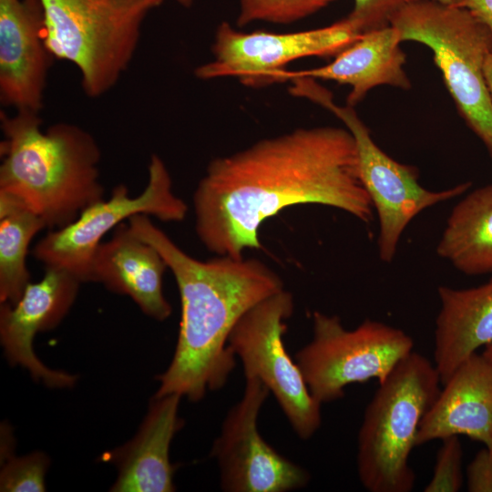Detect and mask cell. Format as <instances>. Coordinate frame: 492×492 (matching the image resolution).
<instances>
[{"label":"cell","instance_id":"cell-26","mask_svg":"<svg viewBox=\"0 0 492 492\" xmlns=\"http://www.w3.org/2000/svg\"><path fill=\"white\" fill-rule=\"evenodd\" d=\"M466 487L469 492H492V453L484 447L466 468Z\"/></svg>","mask_w":492,"mask_h":492},{"label":"cell","instance_id":"cell-29","mask_svg":"<svg viewBox=\"0 0 492 492\" xmlns=\"http://www.w3.org/2000/svg\"><path fill=\"white\" fill-rule=\"evenodd\" d=\"M149 6L150 8H154L158 5H159L164 0H144ZM176 2H178L179 5L185 6V7H189L191 5L193 0H175Z\"/></svg>","mask_w":492,"mask_h":492},{"label":"cell","instance_id":"cell-5","mask_svg":"<svg viewBox=\"0 0 492 492\" xmlns=\"http://www.w3.org/2000/svg\"><path fill=\"white\" fill-rule=\"evenodd\" d=\"M390 25L402 42L432 50L459 115L492 159V97L485 74L492 35L487 26L465 7L432 1L406 2Z\"/></svg>","mask_w":492,"mask_h":492},{"label":"cell","instance_id":"cell-24","mask_svg":"<svg viewBox=\"0 0 492 492\" xmlns=\"http://www.w3.org/2000/svg\"><path fill=\"white\" fill-rule=\"evenodd\" d=\"M433 476L425 492H457L464 483L462 472L463 449L458 436L441 439Z\"/></svg>","mask_w":492,"mask_h":492},{"label":"cell","instance_id":"cell-14","mask_svg":"<svg viewBox=\"0 0 492 492\" xmlns=\"http://www.w3.org/2000/svg\"><path fill=\"white\" fill-rule=\"evenodd\" d=\"M39 0H0V100L39 113L53 59Z\"/></svg>","mask_w":492,"mask_h":492},{"label":"cell","instance_id":"cell-20","mask_svg":"<svg viewBox=\"0 0 492 492\" xmlns=\"http://www.w3.org/2000/svg\"><path fill=\"white\" fill-rule=\"evenodd\" d=\"M436 253L466 275L492 272V184L474 190L453 208Z\"/></svg>","mask_w":492,"mask_h":492},{"label":"cell","instance_id":"cell-27","mask_svg":"<svg viewBox=\"0 0 492 492\" xmlns=\"http://www.w3.org/2000/svg\"><path fill=\"white\" fill-rule=\"evenodd\" d=\"M460 6L485 24L492 35V0H464Z\"/></svg>","mask_w":492,"mask_h":492},{"label":"cell","instance_id":"cell-15","mask_svg":"<svg viewBox=\"0 0 492 492\" xmlns=\"http://www.w3.org/2000/svg\"><path fill=\"white\" fill-rule=\"evenodd\" d=\"M168 268L161 254L124 221L114 229L109 240L98 245L91 263L90 282L128 295L145 314L164 321L172 312L162 289Z\"/></svg>","mask_w":492,"mask_h":492},{"label":"cell","instance_id":"cell-30","mask_svg":"<svg viewBox=\"0 0 492 492\" xmlns=\"http://www.w3.org/2000/svg\"><path fill=\"white\" fill-rule=\"evenodd\" d=\"M413 1H432L445 5L460 6L464 0H406V2Z\"/></svg>","mask_w":492,"mask_h":492},{"label":"cell","instance_id":"cell-8","mask_svg":"<svg viewBox=\"0 0 492 492\" xmlns=\"http://www.w3.org/2000/svg\"><path fill=\"white\" fill-rule=\"evenodd\" d=\"M293 312L284 289L250 309L233 327L228 345L241 362L244 376L258 378L272 393L295 434L311 438L322 424L321 405L284 345L285 321Z\"/></svg>","mask_w":492,"mask_h":492},{"label":"cell","instance_id":"cell-3","mask_svg":"<svg viewBox=\"0 0 492 492\" xmlns=\"http://www.w3.org/2000/svg\"><path fill=\"white\" fill-rule=\"evenodd\" d=\"M38 115L1 111L0 192L56 230L103 200L101 150L95 138L77 125L59 122L44 130Z\"/></svg>","mask_w":492,"mask_h":492},{"label":"cell","instance_id":"cell-28","mask_svg":"<svg viewBox=\"0 0 492 492\" xmlns=\"http://www.w3.org/2000/svg\"><path fill=\"white\" fill-rule=\"evenodd\" d=\"M485 74L489 91L492 97V53H490L485 62Z\"/></svg>","mask_w":492,"mask_h":492},{"label":"cell","instance_id":"cell-10","mask_svg":"<svg viewBox=\"0 0 492 492\" xmlns=\"http://www.w3.org/2000/svg\"><path fill=\"white\" fill-rule=\"evenodd\" d=\"M362 35L347 18L290 33L241 32L222 22L211 46L213 59L198 67L195 76L202 80L235 77L251 87L279 83L291 62L308 56H334Z\"/></svg>","mask_w":492,"mask_h":492},{"label":"cell","instance_id":"cell-11","mask_svg":"<svg viewBox=\"0 0 492 492\" xmlns=\"http://www.w3.org/2000/svg\"><path fill=\"white\" fill-rule=\"evenodd\" d=\"M320 106L334 114L354 138L361 179L378 216V255L382 261L391 262L412 220L427 208L464 194L471 182L437 191L425 189L414 166L395 160L376 145L354 107L337 105L333 95Z\"/></svg>","mask_w":492,"mask_h":492},{"label":"cell","instance_id":"cell-25","mask_svg":"<svg viewBox=\"0 0 492 492\" xmlns=\"http://www.w3.org/2000/svg\"><path fill=\"white\" fill-rule=\"evenodd\" d=\"M406 0H354V8L346 17L364 34L390 26L393 15Z\"/></svg>","mask_w":492,"mask_h":492},{"label":"cell","instance_id":"cell-4","mask_svg":"<svg viewBox=\"0 0 492 492\" xmlns=\"http://www.w3.org/2000/svg\"><path fill=\"white\" fill-rule=\"evenodd\" d=\"M440 384L434 363L414 351L379 383L365 407L357 436V473L366 490L410 492L414 488L410 454Z\"/></svg>","mask_w":492,"mask_h":492},{"label":"cell","instance_id":"cell-18","mask_svg":"<svg viewBox=\"0 0 492 492\" xmlns=\"http://www.w3.org/2000/svg\"><path fill=\"white\" fill-rule=\"evenodd\" d=\"M396 28L391 25L364 33L354 43L334 56L332 62L314 68L284 70L279 82L294 77L331 80L351 87L346 105L355 107L375 87L408 89L411 82L404 69L405 54Z\"/></svg>","mask_w":492,"mask_h":492},{"label":"cell","instance_id":"cell-12","mask_svg":"<svg viewBox=\"0 0 492 492\" xmlns=\"http://www.w3.org/2000/svg\"><path fill=\"white\" fill-rule=\"evenodd\" d=\"M270 394L255 377H245L244 392L227 413L211 456L227 492H287L305 487L310 473L288 459L261 436L260 411Z\"/></svg>","mask_w":492,"mask_h":492},{"label":"cell","instance_id":"cell-6","mask_svg":"<svg viewBox=\"0 0 492 492\" xmlns=\"http://www.w3.org/2000/svg\"><path fill=\"white\" fill-rule=\"evenodd\" d=\"M44 38L54 58L75 65L84 93L96 98L118 83L151 9L144 0H39Z\"/></svg>","mask_w":492,"mask_h":492},{"label":"cell","instance_id":"cell-9","mask_svg":"<svg viewBox=\"0 0 492 492\" xmlns=\"http://www.w3.org/2000/svg\"><path fill=\"white\" fill-rule=\"evenodd\" d=\"M148 173L140 194L132 197L127 186L118 184L108 200L89 205L67 226L50 230L33 248L35 259L45 267L69 272L82 283L90 282L92 260L101 240L120 223L138 214L162 221L183 220L188 205L173 192L169 172L159 156L150 157Z\"/></svg>","mask_w":492,"mask_h":492},{"label":"cell","instance_id":"cell-1","mask_svg":"<svg viewBox=\"0 0 492 492\" xmlns=\"http://www.w3.org/2000/svg\"><path fill=\"white\" fill-rule=\"evenodd\" d=\"M199 240L217 255L261 249L262 222L287 207L336 208L364 223L374 206L346 128H299L213 159L192 196Z\"/></svg>","mask_w":492,"mask_h":492},{"label":"cell","instance_id":"cell-23","mask_svg":"<svg viewBox=\"0 0 492 492\" xmlns=\"http://www.w3.org/2000/svg\"><path fill=\"white\" fill-rule=\"evenodd\" d=\"M48 458L43 453L9 457L2 466L0 490L4 492H42L46 490L45 475Z\"/></svg>","mask_w":492,"mask_h":492},{"label":"cell","instance_id":"cell-31","mask_svg":"<svg viewBox=\"0 0 492 492\" xmlns=\"http://www.w3.org/2000/svg\"><path fill=\"white\" fill-rule=\"evenodd\" d=\"M481 354L492 367V342L484 347Z\"/></svg>","mask_w":492,"mask_h":492},{"label":"cell","instance_id":"cell-21","mask_svg":"<svg viewBox=\"0 0 492 492\" xmlns=\"http://www.w3.org/2000/svg\"><path fill=\"white\" fill-rule=\"evenodd\" d=\"M45 221L13 197L0 192V303H15L30 282L26 255Z\"/></svg>","mask_w":492,"mask_h":492},{"label":"cell","instance_id":"cell-7","mask_svg":"<svg viewBox=\"0 0 492 492\" xmlns=\"http://www.w3.org/2000/svg\"><path fill=\"white\" fill-rule=\"evenodd\" d=\"M414 348L403 330L375 320L346 329L336 315L313 314L312 340L295 354L312 395L321 404L344 395V388L371 379L384 381Z\"/></svg>","mask_w":492,"mask_h":492},{"label":"cell","instance_id":"cell-19","mask_svg":"<svg viewBox=\"0 0 492 492\" xmlns=\"http://www.w3.org/2000/svg\"><path fill=\"white\" fill-rule=\"evenodd\" d=\"M434 364L442 384L456 368L492 342V279L477 287L437 289Z\"/></svg>","mask_w":492,"mask_h":492},{"label":"cell","instance_id":"cell-22","mask_svg":"<svg viewBox=\"0 0 492 492\" xmlns=\"http://www.w3.org/2000/svg\"><path fill=\"white\" fill-rule=\"evenodd\" d=\"M335 0H240L236 24L242 27L250 23L264 21L291 24L303 19Z\"/></svg>","mask_w":492,"mask_h":492},{"label":"cell","instance_id":"cell-17","mask_svg":"<svg viewBox=\"0 0 492 492\" xmlns=\"http://www.w3.org/2000/svg\"><path fill=\"white\" fill-rule=\"evenodd\" d=\"M181 396L154 395L147 415L133 439L106 455L118 468L114 492H171L174 467L169 448L183 425L179 416Z\"/></svg>","mask_w":492,"mask_h":492},{"label":"cell","instance_id":"cell-16","mask_svg":"<svg viewBox=\"0 0 492 492\" xmlns=\"http://www.w3.org/2000/svg\"><path fill=\"white\" fill-rule=\"evenodd\" d=\"M442 385L420 423L416 446L464 435L492 453V367L476 353Z\"/></svg>","mask_w":492,"mask_h":492},{"label":"cell","instance_id":"cell-2","mask_svg":"<svg viewBox=\"0 0 492 492\" xmlns=\"http://www.w3.org/2000/svg\"><path fill=\"white\" fill-rule=\"evenodd\" d=\"M128 223L163 257L174 275L181 305L179 336L155 394L197 402L223 387L236 364L228 345L238 321L253 306L283 290L280 276L260 260L229 255L200 261L183 251L149 216Z\"/></svg>","mask_w":492,"mask_h":492},{"label":"cell","instance_id":"cell-13","mask_svg":"<svg viewBox=\"0 0 492 492\" xmlns=\"http://www.w3.org/2000/svg\"><path fill=\"white\" fill-rule=\"evenodd\" d=\"M36 282H29L14 304L0 303V340L11 364L26 368L35 380L49 387H70L77 377L46 366L36 355L37 333L56 326L73 305L82 283L69 272L45 267Z\"/></svg>","mask_w":492,"mask_h":492}]
</instances>
